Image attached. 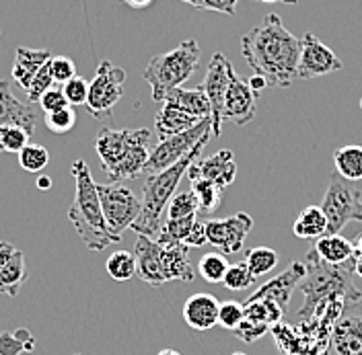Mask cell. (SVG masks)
<instances>
[{"label":"cell","instance_id":"f5cc1de1","mask_svg":"<svg viewBox=\"0 0 362 355\" xmlns=\"http://www.w3.org/2000/svg\"><path fill=\"white\" fill-rule=\"evenodd\" d=\"M35 185H37V189H40V191H49V189H52V179L45 177V175H40Z\"/></svg>","mask_w":362,"mask_h":355},{"label":"cell","instance_id":"44dd1931","mask_svg":"<svg viewBox=\"0 0 362 355\" xmlns=\"http://www.w3.org/2000/svg\"><path fill=\"white\" fill-rule=\"evenodd\" d=\"M132 142V130H113V128H103L95 138V150L99 155L103 173L112 169L113 164L124 156Z\"/></svg>","mask_w":362,"mask_h":355},{"label":"cell","instance_id":"ab89813d","mask_svg":"<svg viewBox=\"0 0 362 355\" xmlns=\"http://www.w3.org/2000/svg\"><path fill=\"white\" fill-rule=\"evenodd\" d=\"M245 318L243 304L237 300H226L221 302V311H218V325L225 327L226 331H235Z\"/></svg>","mask_w":362,"mask_h":355},{"label":"cell","instance_id":"277c9868","mask_svg":"<svg viewBox=\"0 0 362 355\" xmlns=\"http://www.w3.org/2000/svg\"><path fill=\"white\" fill-rule=\"evenodd\" d=\"M212 138V133H206L200 144L189 152L187 156H183L180 162H175L173 167L160 171L157 175H148L144 181V195H142V210L138 220L132 224L138 236H148L157 241L160 226H163V214L167 212V205L171 198L175 195L177 187H180L181 179L187 175V169L202 156L204 146L208 144V140Z\"/></svg>","mask_w":362,"mask_h":355},{"label":"cell","instance_id":"d4e9b609","mask_svg":"<svg viewBox=\"0 0 362 355\" xmlns=\"http://www.w3.org/2000/svg\"><path fill=\"white\" fill-rule=\"evenodd\" d=\"M313 248L319 259H323L329 265H341L354 259V243L341 234H325L317 239Z\"/></svg>","mask_w":362,"mask_h":355},{"label":"cell","instance_id":"484cf974","mask_svg":"<svg viewBox=\"0 0 362 355\" xmlns=\"http://www.w3.org/2000/svg\"><path fill=\"white\" fill-rule=\"evenodd\" d=\"M294 236L303 241H317L327 234V218L321 210V205H307L296 216L293 224Z\"/></svg>","mask_w":362,"mask_h":355},{"label":"cell","instance_id":"2e32d148","mask_svg":"<svg viewBox=\"0 0 362 355\" xmlns=\"http://www.w3.org/2000/svg\"><path fill=\"white\" fill-rule=\"evenodd\" d=\"M151 138H153V133L146 128L132 130V142H130L128 150L112 169L105 171V175L110 177V183H124V181L140 177L144 173V167L151 156V148H148Z\"/></svg>","mask_w":362,"mask_h":355},{"label":"cell","instance_id":"7c38bea8","mask_svg":"<svg viewBox=\"0 0 362 355\" xmlns=\"http://www.w3.org/2000/svg\"><path fill=\"white\" fill-rule=\"evenodd\" d=\"M341 70V60L313 33H305L300 37V56L296 66V78L311 80L319 76H327Z\"/></svg>","mask_w":362,"mask_h":355},{"label":"cell","instance_id":"d6a6232c","mask_svg":"<svg viewBox=\"0 0 362 355\" xmlns=\"http://www.w3.org/2000/svg\"><path fill=\"white\" fill-rule=\"evenodd\" d=\"M245 265L249 267L255 279L264 277L278 265V253L270 246H253L245 253Z\"/></svg>","mask_w":362,"mask_h":355},{"label":"cell","instance_id":"7bdbcfd3","mask_svg":"<svg viewBox=\"0 0 362 355\" xmlns=\"http://www.w3.org/2000/svg\"><path fill=\"white\" fill-rule=\"evenodd\" d=\"M62 90H64V95H66L70 107H78V105H85V103H87V97H89V83L76 74L74 78L68 80L66 85H62Z\"/></svg>","mask_w":362,"mask_h":355},{"label":"cell","instance_id":"bcb514c9","mask_svg":"<svg viewBox=\"0 0 362 355\" xmlns=\"http://www.w3.org/2000/svg\"><path fill=\"white\" fill-rule=\"evenodd\" d=\"M268 331H270V327L259 325V323H253V320H249V318H243V323H241L233 333L237 335L241 341H245V343H255L257 339H262Z\"/></svg>","mask_w":362,"mask_h":355},{"label":"cell","instance_id":"f546056e","mask_svg":"<svg viewBox=\"0 0 362 355\" xmlns=\"http://www.w3.org/2000/svg\"><path fill=\"white\" fill-rule=\"evenodd\" d=\"M243 311H245V318L253 320V323H259V325H266V327H274V325H280L284 312L278 304H274L272 300L266 298H247L243 302Z\"/></svg>","mask_w":362,"mask_h":355},{"label":"cell","instance_id":"74e56055","mask_svg":"<svg viewBox=\"0 0 362 355\" xmlns=\"http://www.w3.org/2000/svg\"><path fill=\"white\" fill-rule=\"evenodd\" d=\"M31 136L25 132L19 126H4L0 128V150L2 152H11V155H19L23 148L29 144Z\"/></svg>","mask_w":362,"mask_h":355},{"label":"cell","instance_id":"603a6c76","mask_svg":"<svg viewBox=\"0 0 362 355\" xmlns=\"http://www.w3.org/2000/svg\"><path fill=\"white\" fill-rule=\"evenodd\" d=\"M200 119L183 113L177 109L175 105L171 103H163V107L158 109L157 117H155V130H157L158 142L160 140H167L171 136H177V133L185 132L189 128H194Z\"/></svg>","mask_w":362,"mask_h":355},{"label":"cell","instance_id":"d6986e66","mask_svg":"<svg viewBox=\"0 0 362 355\" xmlns=\"http://www.w3.org/2000/svg\"><path fill=\"white\" fill-rule=\"evenodd\" d=\"M4 126H19L29 136H33L35 128L40 126V115L11 92L6 80H0V128Z\"/></svg>","mask_w":362,"mask_h":355},{"label":"cell","instance_id":"836d02e7","mask_svg":"<svg viewBox=\"0 0 362 355\" xmlns=\"http://www.w3.org/2000/svg\"><path fill=\"white\" fill-rule=\"evenodd\" d=\"M107 275L115 279V282H128L136 275V257L134 253H128V251H115L110 255L107 263Z\"/></svg>","mask_w":362,"mask_h":355},{"label":"cell","instance_id":"d590c367","mask_svg":"<svg viewBox=\"0 0 362 355\" xmlns=\"http://www.w3.org/2000/svg\"><path fill=\"white\" fill-rule=\"evenodd\" d=\"M17 156H19L21 169L27 173H42L49 162L47 148L40 146V144H27Z\"/></svg>","mask_w":362,"mask_h":355},{"label":"cell","instance_id":"ffe728a7","mask_svg":"<svg viewBox=\"0 0 362 355\" xmlns=\"http://www.w3.org/2000/svg\"><path fill=\"white\" fill-rule=\"evenodd\" d=\"M221 302L212 294H194L185 300L181 316L194 331H210L218 325Z\"/></svg>","mask_w":362,"mask_h":355},{"label":"cell","instance_id":"4316f807","mask_svg":"<svg viewBox=\"0 0 362 355\" xmlns=\"http://www.w3.org/2000/svg\"><path fill=\"white\" fill-rule=\"evenodd\" d=\"M27 277H29V273L25 267V257L21 251H17L13 255V259L0 269V294L15 298L19 294V289L23 288V284L27 282Z\"/></svg>","mask_w":362,"mask_h":355},{"label":"cell","instance_id":"9a60e30c","mask_svg":"<svg viewBox=\"0 0 362 355\" xmlns=\"http://www.w3.org/2000/svg\"><path fill=\"white\" fill-rule=\"evenodd\" d=\"M257 113V95L251 90L247 80H243L235 68L230 70V80L223 103V124L230 121L235 126H247Z\"/></svg>","mask_w":362,"mask_h":355},{"label":"cell","instance_id":"60d3db41","mask_svg":"<svg viewBox=\"0 0 362 355\" xmlns=\"http://www.w3.org/2000/svg\"><path fill=\"white\" fill-rule=\"evenodd\" d=\"M74 124H76V112L72 107L45 113V128L52 133H68L74 128Z\"/></svg>","mask_w":362,"mask_h":355},{"label":"cell","instance_id":"6da1fadb","mask_svg":"<svg viewBox=\"0 0 362 355\" xmlns=\"http://www.w3.org/2000/svg\"><path fill=\"white\" fill-rule=\"evenodd\" d=\"M241 54L253 74L266 78L268 87H291L296 80L300 40L284 27L282 19L270 13L264 21L241 37Z\"/></svg>","mask_w":362,"mask_h":355},{"label":"cell","instance_id":"db71d44e","mask_svg":"<svg viewBox=\"0 0 362 355\" xmlns=\"http://www.w3.org/2000/svg\"><path fill=\"white\" fill-rule=\"evenodd\" d=\"M354 273L362 277V253L354 251Z\"/></svg>","mask_w":362,"mask_h":355},{"label":"cell","instance_id":"4fadbf2b","mask_svg":"<svg viewBox=\"0 0 362 355\" xmlns=\"http://www.w3.org/2000/svg\"><path fill=\"white\" fill-rule=\"evenodd\" d=\"M230 70L233 64L226 60L225 54H214L206 76H204L202 89L210 101V117H212V136L218 138L223 132V103H225L226 89H228V80H230Z\"/></svg>","mask_w":362,"mask_h":355},{"label":"cell","instance_id":"91938a15","mask_svg":"<svg viewBox=\"0 0 362 355\" xmlns=\"http://www.w3.org/2000/svg\"><path fill=\"white\" fill-rule=\"evenodd\" d=\"M233 355H245V354H233Z\"/></svg>","mask_w":362,"mask_h":355},{"label":"cell","instance_id":"f1b7e54d","mask_svg":"<svg viewBox=\"0 0 362 355\" xmlns=\"http://www.w3.org/2000/svg\"><path fill=\"white\" fill-rule=\"evenodd\" d=\"M334 167L339 177L346 181H361L362 179V146L350 144L341 146L334 152Z\"/></svg>","mask_w":362,"mask_h":355},{"label":"cell","instance_id":"3957f363","mask_svg":"<svg viewBox=\"0 0 362 355\" xmlns=\"http://www.w3.org/2000/svg\"><path fill=\"white\" fill-rule=\"evenodd\" d=\"M70 173L76 181V191H74V200L68 207V220L78 232L81 241L89 251H103L110 244L119 243L122 236L113 234L105 222L99 193H97V183L93 181L89 164L78 158L72 164Z\"/></svg>","mask_w":362,"mask_h":355},{"label":"cell","instance_id":"f907efd6","mask_svg":"<svg viewBox=\"0 0 362 355\" xmlns=\"http://www.w3.org/2000/svg\"><path fill=\"white\" fill-rule=\"evenodd\" d=\"M247 83H249V87H251V90H253V92H255L257 97L262 95V90H264V89H266V87H268V83H266V78H264V76H259V74H253V76L249 78Z\"/></svg>","mask_w":362,"mask_h":355},{"label":"cell","instance_id":"b9f144b4","mask_svg":"<svg viewBox=\"0 0 362 355\" xmlns=\"http://www.w3.org/2000/svg\"><path fill=\"white\" fill-rule=\"evenodd\" d=\"M54 76L49 72V62L44 64V68L35 74V78L31 80L29 89H27V97L31 103H40V99L44 97V92H47L49 89H54Z\"/></svg>","mask_w":362,"mask_h":355},{"label":"cell","instance_id":"52a82bcc","mask_svg":"<svg viewBox=\"0 0 362 355\" xmlns=\"http://www.w3.org/2000/svg\"><path fill=\"white\" fill-rule=\"evenodd\" d=\"M321 210L327 218V234H339L348 222H362L361 191L336 173L329 179Z\"/></svg>","mask_w":362,"mask_h":355},{"label":"cell","instance_id":"6f0895ef","mask_svg":"<svg viewBox=\"0 0 362 355\" xmlns=\"http://www.w3.org/2000/svg\"><path fill=\"white\" fill-rule=\"evenodd\" d=\"M280 2H284V4H291V6H294V4H296L298 0H280Z\"/></svg>","mask_w":362,"mask_h":355},{"label":"cell","instance_id":"e0dca14e","mask_svg":"<svg viewBox=\"0 0 362 355\" xmlns=\"http://www.w3.org/2000/svg\"><path fill=\"white\" fill-rule=\"evenodd\" d=\"M305 273H307L305 261H293L280 275L272 277L270 282H266L262 288L257 289L255 294H251L249 298H253V300H257V298L272 300L274 304H278L282 308V312L286 314L288 304H291V298H293V291L300 286Z\"/></svg>","mask_w":362,"mask_h":355},{"label":"cell","instance_id":"5b68a950","mask_svg":"<svg viewBox=\"0 0 362 355\" xmlns=\"http://www.w3.org/2000/svg\"><path fill=\"white\" fill-rule=\"evenodd\" d=\"M134 257L136 275L153 288L167 282H194L196 277L187 244H160L155 239L138 236Z\"/></svg>","mask_w":362,"mask_h":355},{"label":"cell","instance_id":"cb8c5ba5","mask_svg":"<svg viewBox=\"0 0 362 355\" xmlns=\"http://www.w3.org/2000/svg\"><path fill=\"white\" fill-rule=\"evenodd\" d=\"M163 103H171L175 105L177 109H181L183 113L196 117V119H204V117H210V101L206 97L202 87L198 89H183V87H177L173 89Z\"/></svg>","mask_w":362,"mask_h":355},{"label":"cell","instance_id":"6125c7cd","mask_svg":"<svg viewBox=\"0 0 362 355\" xmlns=\"http://www.w3.org/2000/svg\"><path fill=\"white\" fill-rule=\"evenodd\" d=\"M361 107H362V101H361Z\"/></svg>","mask_w":362,"mask_h":355},{"label":"cell","instance_id":"680465c9","mask_svg":"<svg viewBox=\"0 0 362 355\" xmlns=\"http://www.w3.org/2000/svg\"><path fill=\"white\" fill-rule=\"evenodd\" d=\"M259 2H268L270 4V2H280V0H259Z\"/></svg>","mask_w":362,"mask_h":355},{"label":"cell","instance_id":"94428289","mask_svg":"<svg viewBox=\"0 0 362 355\" xmlns=\"http://www.w3.org/2000/svg\"><path fill=\"white\" fill-rule=\"evenodd\" d=\"M117 2H124V0H117Z\"/></svg>","mask_w":362,"mask_h":355},{"label":"cell","instance_id":"7dc6e473","mask_svg":"<svg viewBox=\"0 0 362 355\" xmlns=\"http://www.w3.org/2000/svg\"><path fill=\"white\" fill-rule=\"evenodd\" d=\"M40 103H42V109H44L45 113L60 112V109H64V107H70L66 95H64V90L60 89V87H54V89H49L47 92H44V97L40 99Z\"/></svg>","mask_w":362,"mask_h":355},{"label":"cell","instance_id":"83f0119b","mask_svg":"<svg viewBox=\"0 0 362 355\" xmlns=\"http://www.w3.org/2000/svg\"><path fill=\"white\" fill-rule=\"evenodd\" d=\"M196 200H198V216H212L223 201V189L214 185L212 181L204 177L192 179V189H189Z\"/></svg>","mask_w":362,"mask_h":355},{"label":"cell","instance_id":"30bf717a","mask_svg":"<svg viewBox=\"0 0 362 355\" xmlns=\"http://www.w3.org/2000/svg\"><path fill=\"white\" fill-rule=\"evenodd\" d=\"M126 70L113 66L110 60H101L97 72L89 83V97H87V112L93 117H107L112 115L113 107L124 95Z\"/></svg>","mask_w":362,"mask_h":355},{"label":"cell","instance_id":"681fc988","mask_svg":"<svg viewBox=\"0 0 362 355\" xmlns=\"http://www.w3.org/2000/svg\"><path fill=\"white\" fill-rule=\"evenodd\" d=\"M15 253H17V248H15L13 244L0 241V269L13 259V255H15Z\"/></svg>","mask_w":362,"mask_h":355},{"label":"cell","instance_id":"ac0fdd59","mask_svg":"<svg viewBox=\"0 0 362 355\" xmlns=\"http://www.w3.org/2000/svg\"><path fill=\"white\" fill-rule=\"evenodd\" d=\"M187 177L189 181L196 177H204L212 181L214 185H218L225 191L228 185L235 183L237 177V162H235V155L233 150L223 148L216 155L208 156V158H198L189 169H187Z\"/></svg>","mask_w":362,"mask_h":355},{"label":"cell","instance_id":"f35d334b","mask_svg":"<svg viewBox=\"0 0 362 355\" xmlns=\"http://www.w3.org/2000/svg\"><path fill=\"white\" fill-rule=\"evenodd\" d=\"M223 284L228 289H233V291H241V289L251 288L255 284V277L249 271V267L245 265V261H241V263L228 265V271H226Z\"/></svg>","mask_w":362,"mask_h":355},{"label":"cell","instance_id":"7a4b0ae2","mask_svg":"<svg viewBox=\"0 0 362 355\" xmlns=\"http://www.w3.org/2000/svg\"><path fill=\"white\" fill-rule=\"evenodd\" d=\"M305 267H307V273L298 286L305 294L303 308L296 314L300 320H309L311 316H315L317 308L325 300L339 298L346 304H354L362 300V291L352 282L354 259L341 265H329L323 259H319L315 248L311 246L309 253L305 255Z\"/></svg>","mask_w":362,"mask_h":355},{"label":"cell","instance_id":"9c48e42d","mask_svg":"<svg viewBox=\"0 0 362 355\" xmlns=\"http://www.w3.org/2000/svg\"><path fill=\"white\" fill-rule=\"evenodd\" d=\"M97 193H99L101 210H103V216H105L110 230L113 234L122 236L124 230L132 228V224L138 220L142 201L138 200L134 191L128 189L124 183L97 185Z\"/></svg>","mask_w":362,"mask_h":355},{"label":"cell","instance_id":"c3c4849f","mask_svg":"<svg viewBox=\"0 0 362 355\" xmlns=\"http://www.w3.org/2000/svg\"><path fill=\"white\" fill-rule=\"evenodd\" d=\"M206 243H208V241H206V220H200V218H198V222L192 228V232H189L185 244H187L189 248H194V246H204Z\"/></svg>","mask_w":362,"mask_h":355},{"label":"cell","instance_id":"9f6ffc18","mask_svg":"<svg viewBox=\"0 0 362 355\" xmlns=\"http://www.w3.org/2000/svg\"><path fill=\"white\" fill-rule=\"evenodd\" d=\"M157 355H181L180 351H175V349H163V351H158Z\"/></svg>","mask_w":362,"mask_h":355},{"label":"cell","instance_id":"ee69618b","mask_svg":"<svg viewBox=\"0 0 362 355\" xmlns=\"http://www.w3.org/2000/svg\"><path fill=\"white\" fill-rule=\"evenodd\" d=\"M49 72H52L56 85H66L70 78L76 76V66L68 56H52Z\"/></svg>","mask_w":362,"mask_h":355},{"label":"cell","instance_id":"e575fe53","mask_svg":"<svg viewBox=\"0 0 362 355\" xmlns=\"http://www.w3.org/2000/svg\"><path fill=\"white\" fill-rule=\"evenodd\" d=\"M198 271L208 284H221L228 271V261L223 253H206L198 263Z\"/></svg>","mask_w":362,"mask_h":355},{"label":"cell","instance_id":"5bb4252c","mask_svg":"<svg viewBox=\"0 0 362 355\" xmlns=\"http://www.w3.org/2000/svg\"><path fill=\"white\" fill-rule=\"evenodd\" d=\"M327 355H362V300L348 304L339 314Z\"/></svg>","mask_w":362,"mask_h":355},{"label":"cell","instance_id":"f6af8a7d","mask_svg":"<svg viewBox=\"0 0 362 355\" xmlns=\"http://www.w3.org/2000/svg\"><path fill=\"white\" fill-rule=\"evenodd\" d=\"M185 4H192L200 11H214L223 15H235L237 13V0H181Z\"/></svg>","mask_w":362,"mask_h":355},{"label":"cell","instance_id":"ba28073f","mask_svg":"<svg viewBox=\"0 0 362 355\" xmlns=\"http://www.w3.org/2000/svg\"><path fill=\"white\" fill-rule=\"evenodd\" d=\"M206 133H212V117H204L194 128L185 132L171 136L167 140H160L151 150L148 162L144 167V175H157L160 171L173 167L183 156H187L202 140Z\"/></svg>","mask_w":362,"mask_h":355},{"label":"cell","instance_id":"8fae6325","mask_svg":"<svg viewBox=\"0 0 362 355\" xmlns=\"http://www.w3.org/2000/svg\"><path fill=\"white\" fill-rule=\"evenodd\" d=\"M253 228V218L247 212H237L228 218L206 220V241L223 255H235L243 251L245 239Z\"/></svg>","mask_w":362,"mask_h":355},{"label":"cell","instance_id":"8992f818","mask_svg":"<svg viewBox=\"0 0 362 355\" xmlns=\"http://www.w3.org/2000/svg\"><path fill=\"white\" fill-rule=\"evenodd\" d=\"M200 56L202 49L196 40H185L175 49L153 56L142 72V78L153 89V101L163 103L171 90L181 87L200 66Z\"/></svg>","mask_w":362,"mask_h":355},{"label":"cell","instance_id":"4dcf8cb0","mask_svg":"<svg viewBox=\"0 0 362 355\" xmlns=\"http://www.w3.org/2000/svg\"><path fill=\"white\" fill-rule=\"evenodd\" d=\"M200 216H187V218H167L163 226H160V232L157 236V243L160 244H185L192 228L196 226Z\"/></svg>","mask_w":362,"mask_h":355},{"label":"cell","instance_id":"1f68e13d","mask_svg":"<svg viewBox=\"0 0 362 355\" xmlns=\"http://www.w3.org/2000/svg\"><path fill=\"white\" fill-rule=\"evenodd\" d=\"M35 351V339L29 329L2 331L0 333V355H23Z\"/></svg>","mask_w":362,"mask_h":355},{"label":"cell","instance_id":"be15d7a7","mask_svg":"<svg viewBox=\"0 0 362 355\" xmlns=\"http://www.w3.org/2000/svg\"><path fill=\"white\" fill-rule=\"evenodd\" d=\"M74 355H81V354H74Z\"/></svg>","mask_w":362,"mask_h":355},{"label":"cell","instance_id":"11a10c76","mask_svg":"<svg viewBox=\"0 0 362 355\" xmlns=\"http://www.w3.org/2000/svg\"><path fill=\"white\" fill-rule=\"evenodd\" d=\"M354 251H358V253H362V232L354 239Z\"/></svg>","mask_w":362,"mask_h":355},{"label":"cell","instance_id":"816d5d0a","mask_svg":"<svg viewBox=\"0 0 362 355\" xmlns=\"http://www.w3.org/2000/svg\"><path fill=\"white\" fill-rule=\"evenodd\" d=\"M124 2H126L128 6H132V8H138V11H140V8H148L155 0H124Z\"/></svg>","mask_w":362,"mask_h":355},{"label":"cell","instance_id":"7402d4cb","mask_svg":"<svg viewBox=\"0 0 362 355\" xmlns=\"http://www.w3.org/2000/svg\"><path fill=\"white\" fill-rule=\"evenodd\" d=\"M52 60V54L47 49H31V47H25L19 45L17 47V54H15V64H13V80L17 85H21L23 89H29L31 80L35 78V74L44 68Z\"/></svg>","mask_w":362,"mask_h":355},{"label":"cell","instance_id":"8d00e7d4","mask_svg":"<svg viewBox=\"0 0 362 355\" xmlns=\"http://www.w3.org/2000/svg\"><path fill=\"white\" fill-rule=\"evenodd\" d=\"M187 216H198V200L192 191H180L171 198L167 205V218L175 220Z\"/></svg>","mask_w":362,"mask_h":355}]
</instances>
